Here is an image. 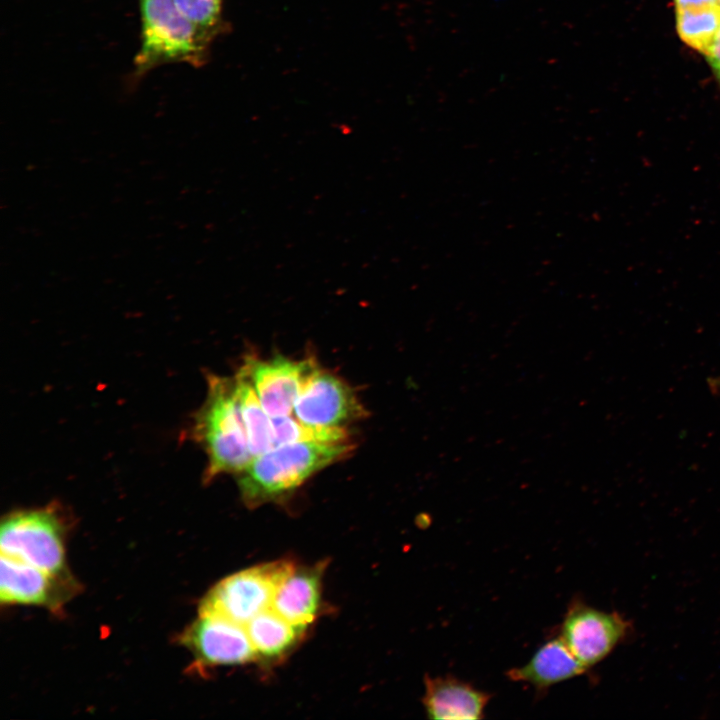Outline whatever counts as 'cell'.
<instances>
[{
	"label": "cell",
	"instance_id": "obj_8",
	"mask_svg": "<svg viewBox=\"0 0 720 720\" xmlns=\"http://www.w3.org/2000/svg\"><path fill=\"white\" fill-rule=\"evenodd\" d=\"M293 410L296 419L317 427H344L363 415L352 389L317 366L304 381Z\"/></svg>",
	"mask_w": 720,
	"mask_h": 720
},
{
	"label": "cell",
	"instance_id": "obj_11",
	"mask_svg": "<svg viewBox=\"0 0 720 720\" xmlns=\"http://www.w3.org/2000/svg\"><path fill=\"white\" fill-rule=\"evenodd\" d=\"M325 568L324 562L295 565L278 587L271 608L292 624L307 628L319 615Z\"/></svg>",
	"mask_w": 720,
	"mask_h": 720
},
{
	"label": "cell",
	"instance_id": "obj_14",
	"mask_svg": "<svg viewBox=\"0 0 720 720\" xmlns=\"http://www.w3.org/2000/svg\"><path fill=\"white\" fill-rule=\"evenodd\" d=\"M245 627L256 660L270 664L288 656L307 629L292 624L272 608L252 618Z\"/></svg>",
	"mask_w": 720,
	"mask_h": 720
},
{
	"label": "cell",
	"instance_id": "obj_4",
	"mask_svg": "<svg viewBox=\"0 0 720 720\" xmlns=\"http://www.w3.org/2000/svg\"><path fill=\"white\" fill-rule=\"evenodd\" d=\"M295 563L283 559L246 568L218 582L202 599L199 613L245 626L271 608L276 591Z\"/></svg>",
	"mask_w": 720,
	"mask_h": 720
},
{
	"label": "cell",
	"instance_id": "obj_2",
	"mask_svg": "<svg viewBox=\"0 0 720 720\" xmlns=\"http://www.w3.org/2000/svg\"><path fill=\"white\" fill-rule=\"evenodd\" d=\"M207 398L195 417L193 433L208 456L207 479L243 471L253 459L235 378L210 375Z\"/></svg>",
	"mask_w": 720,
	"mask_h": 720
},
{
	"label": "cell",
	"instance_id": "obj_13",
	"mask_svg": "<svg viewBox=\"0 0 720 720\" xmlns=\"http://www.w3.org/2000/svg\"><path fill=\"white\" fill-rule=\"evenodd\" d=\"M57 576L1 554V602L55 607L60 601Z\"/></svg>",
	"mask_w": 720,
	"mask_h": 720
},
{
	"label": "cell",
	"instance_id": "obj_3",
	"mask_svg": "<svg viewBox=\"0 0 720 720\" xmlns=\"http://www.w3.org/2000/svg\"><path fill=\"white\" fill-rule=\"evenodd\" d=\"M141 45L132 70L136 83L150 70L169 63L205 65L211 43L178 10L173 0H138Z\"/></svg>",
	"mask_w": 720,
	"mask_h": 720
},
{
	"label": "cell",
	"instance_id": "obj_20",
	"mask_svg": "<svg viewBox=\"0 0 720 720\" xmlns=\"http://www.w3.org/2000/svg\"><path fill=\"white\" fill-rule=\"evenodd\" d=\"M675 10L694 9L720 5V0H674Z\"/></svg>",
	"mask_w": 720,
	"mask_h": 720
},
{
	"label": "cell",
	"instance_id": "obj_17",
	"mask_svg": "<svg viewBox=\"0 0 720 720\" xmlns=\"http://www.w3.org/2000/svg\"><path fill=\"white\" fill-rule=\"evenodd\" d=\"M274 446L301 441H346L349 436L344 427H317L302 423L289 415L271 417Z\"/></svg>",
	"mask_w": 720,
	"mask_h": 720
},
{
	"label": "cell",
	"instance_id": "obj_7",
	"mask_svg": "<svg viewBox=\"0 0 720 720\" xmlns=\"http://www.w3.org/2000/svg\"><path fill=\"white\" fill-rule=\"evenodd\" d=\"M180 640L201 666L242 665L256 660L246 627L220 616L199 613Z\"/></svg>",
	"mask_w": 720,
	"mask_h": 720
},
{
	"label": "cell",
	"instance_id": "obj_19",
	"mask_svg": "<svg viewBox=\"0 0 720 720\" xmlns=\"http://www.w3.org/2000/svg\"><path fill=\"white\" fill-rule=\"evenodd\" d=\"M704 55L720 80V30Z\"/></svg>",
	"mask_w": 720,
	"mask_h": 720
},
{
	"label": "cell",
	"instance_id": "obj_9",
	"mask_svg": "<svg viewBox=\"0 0 720 720\" xmlns=\"http://www.w3.org/2000/svg\"><path fill=\"white\" fill-rule=\"evenodd\" d=\"M315 366L311 360L276 356L266 360L247 358L242 368L267 414L279 417L291 413L304 381Z\"/></svg>",
	"mask_w": 720,
	"mask_h": 720
},
{
	"label": "cell",
	"instance_id": "obj_15",
	"mask_svg": "<svg viewBox=\"0 0 720 720\" xmlns=\"http://www.w3.org/2000/svg\"><path fill=\"white\" fill-rule=\"evenodd\" d=\"M234 378L250 451L255 457L274 447L272 418L265 411L243 368Z\"/></svg>",
	"mask_w": 720,
	"mask_h": 720
},
{
	"label": "cell",
	"instance_id": "obj_10",
	"mask_svg": "<svg viewBox=\"0 0 720 720\" xmlns=\"http://www.w3.org/2000/svg\"><path fill=\"white\" fill-rule=\"evenodd\" d=\"M423 707L433 720H478L484 718L491 698L487 692L451 675L424 679Z\"/></svg>",
	"mask_w": 720,
	"mask_h": 720
},
{
	"label": "cell",
	"instance_id": "obj_5",
	"mask_svg": "<svg viewBox=\"0 0 720 720\" xmlns=\"http://www.w3.org/2000/svg\"><path fill=\"white\" fill-rule=\"evenodd\" d=\"M63 527L54 511H19L1 524V554L23 561L50 574L65 570Z\"/></svg>",
	"mask_w": 720,
	"mask_h": 720
},
{
	"label": "cell",
	"instance_id": "obj_1",
	"mask_svg": "<svg viewBox=\"0 0 720 720\" xmlns=\"http://www.w3.org/2000/svg\"><path fill=\"white\" fill-rule=\"evenodd\" d=\"M351 448L350 440L301 441L274 446L253 457L239 473L242 499L249 507L279 500L316 472L342 459Z\"/></svg>",
	"mask_w": 720,
	"mask_h": 720
},
{
	"label": "cell",
	"instance_id": "obj_12",
	"mask_svg": "<svg viewBox=\"0 0 720 720\" xmlns=\"http://www.w3.org/2000/svg\"><path fill=\"white\" fill-rule=\"evenodd\" d=\"M587 671L557 635L541 645L527 663L511 668L505 674L511 681L529 684L537 692L544 693L550 687Z\"/></svg>",
	"mask_w": 720,
	"mask_h": 720
},
{
	"label": "cell",
	"instance_id": "obj_6",
	"mask_svg": "<svg viewBox=\"0 0 720 720\" xmlns=\"http://www.w3.org/2000/svg\"><path fill=\"white\" fill-rule=\"evenodd\" d=\"M631 631V622L618 612L599 610L576 598L567 607L558 636L589 670L609 656Z\"/></svg>",
	"mask_w": 720,
	"mask_h": 720
},
{
	"label": "cell",
	"instance_id": "obj_18",
	"mask_svg": "<svg viewBox=\"0 0 720 720\" xmlns=\"http://www.w3.org/2000/svg\"><path fill=\"white\" fill-rule=\"evenodd\" d=\"M178 10L210 43L228 31L222 14L223 0H173Z\"/></svg>",
	"mask_w": 720,
	"mask_h": 720
},
{
	"label": "cell",
	"instance_id": "obj_16",
	"mask_svg": "<svg viewBox=\"0 0 720 720\" xmlns=\"http://www.w3.org/2000/svg\"><path fill=\"white\" fill-rule=\"evenodd\" d=\"M676 27L683 42L705 54L720 30V5L676 10Z\"/></svg>",
	"mask_w": 720,
	"mask_h": 720
},
{
	"label": "cell",
	"instance_id": "obj_21",
	"mask_svg": "<svg viewBox=\"0 0 720 720\" xmlns=\"http://www.w3.org/2000/svg\"><path fill=\"white\" fill-rule=\"evenodd\" d=\"M713 385L716 386V387H718V388H720V378L715 379V380L713 381Z\"/></svg>",
	"mask_w": 720,
	"mask_h": 720
}]
</instances>
